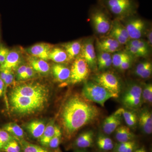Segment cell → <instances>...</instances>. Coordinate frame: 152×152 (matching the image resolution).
<instances>
[{"mask_svg": "<svg viewBox=\"0 0 152 152\" xmlns=\"http://www.w3.org/2000/svg\"><path fill=\"white\" fill-rule=\"evenodd\" d=\"M49 96L48 87L43 83L36 81L20 83L9 92V110L20 116L37 113L45 108Z\"/></svg>", "mask_w": 152, "mask_h": 152, "instance_id": "cell-1", "label": "cell"}, {"mask_svg": "<svg viewBox=\"0 0 152 152\" xmlns=\"http://www.w3.org/2000/svg\"><path fill=\"white\" fill-rule=\"evenodd\" d=\"M100 113L97 107L83 96L75 94L69 97L63 105L59 115L66 140H72L82 128L96 121Z\"/></svg>", "mask_w": 152, "mask_h": 152, "instance_id": "cell-2", "label": "cell"}, {"mask_svg": "<svg viewBox=\"0 0 152 152\" xmlns=\"http://www.w3.org/2000/svg\"><path fill=\"white\" fill-rule=\"evenodd\" d=\"M82 96L90 102H94L104 107L107 101L111 98H117L118 95L111 92L96 83H85L82 92Z\"/></svg>", "mask_w": 152, "mask_h": 152, "instance_id": "cell-3", "label": "cell"}, {"mask_svg": "<svg viewBox=\"0 0 152 152\" xmlns=\"http://www.w3.org/2000/svg\"><path fill=\"white\" fill-rule=\"evenodd\" d=\"M111 13L119 18L129 16L135 12L137 5L134 0H100Z\"/></svg>", "mask_w": 152, "mask_h": 152, "instance_id": "cell-4", "label": "cell"}, {"mask_svg": "<svg viewBox=\"0 0 152 152\" xmlns=\"http://www.w3.org/2000/svg\"><path fill=\"white\" fill-rule=\"evenodd\" d=\"M89 75V67L83 58L79 56L74 60L70 69L69 83L76 84L86 80Z\"/></svg>", "mask_w": 152, "mask_h": 152, "instance_id": "cell-5", "label": "cell"}, {"mask_svg": "<svg viewBox=\"0 0 152 152\" xmlns=\"http://www.w3.org/2000/svg\"><path fill=\"white\" fill-rule=\"evenodd\" d=\"M26 53L21 47L10 49L5 61L0 66L1 70H8L15 72L17 68L26 61Z\"/></svg>", "mask_w": 152, "mask_h": 152, "instance_id": "cell-6", "label": "cell"}, {"mask_svg": "<svg viewBox=\"0 0 152 152\" xmlns=\"http://www.w3.org/2000/svg\"><path fill=\"white\" fill-rule=\"evenodd\" d=\"M91 20L96 32L104 35L110 32L112 23L107 14L100 9H95L91 14Z\"/></svg>", "mask_w": 152, "mask_h": 152, "instance_id": "cell-7", "label": "cell"}, {"mask_svg": "<svg viewBox=\"0 0 152 152\" xmlns=\"http://www.w3.org/2000/svg\"><path fill=\"white\" fill-rule=\"evenodd\" d=\"M95 82L111 92L119 95L121 85L116 76L111 72H105L94 78Z\"/></svg>", "mask_w": 152, "mask_h": 152, "instance_id": "cell-8", "label": "cell"}, {"mask_svg": "<svg viewBox=\"0 0 152 152\" xmlns=\"http://www.w3.org/2000/svg\"><path fill=\"white\" fill-rule=\"evenodd\" d=\"M79 56L86 61L89 67L93 69L96 68L97 64V56L93 38L87 39L82 43Z\"/></svg>", "mask_w": 152, "mask_h": 152, "instance_id": "cell-9", "label": "cell"}, {"mask_svg": "<svg viewBox=\"0 0 152 152\" xmlns=\"http://www.w3.org/2000/svg\"><path fill=\"white\" fill-rule=\"evenodd\" d=\"M130 39H138L142 37L146 30V23L140 18L129 19L125 26Z\"/></svg>", "mask_w": 152, "mask_h": 152, "instance_id": "cell-10", "label": "cell"}, {"mask_svg": "<svg viewBox=\"0 0 152 152\" xmlns=\"http://www.w3.org/2000/svg\"><path fill=\"white\" fill-rule=\"evenodd\" d=\"M53 46L51 44L41 42L24 49L27 55L48 61L49 60V53Z\"/></svg>", "mask_w": 152, "mask_h": 152, "instance_id": "cell-11", "label": "cell"}, {"mask_svg": "<svg viewBox=\"0 0 152 152\" xmlns=\"http://www.w3.org/2000/svg\"><path fill=\"white\" fill-rule=\"evenodd\" d=\"M26 62L37 73L45 75L51 71V67L47 61L36 57L31 56L26 54Z\"/></svg>", "mask_w": 152, "mask_h": 152, "instance_id": "cell-12", "label": "cell"}, {"mask_svg": "<svg viewBox=\"0 0 152 152\" xmlns=\"http://www.w3.org/2000/svg\"><path fill=\"white\" fill-rule=\"evenodd\" d=\"M121 109L107 117L104 121L102 129L104 132L107 134H111L119 126L121 123Z\"/></svg>", "mask_w": 152, "mask_h": 152, "instance_id": "cell-13", "label": "cell"}, {"mask_svg": "<svg viewBox=\"0 0 152 152\" xmlns=\"http://www.w3.org/2000/svg\"><path fill=\"white\" fill-rule=\"evenodd\" d=\"M51 70L55 80L61 83L68 81L70 75V69L64 64L54 63Z\"/></svg>", "mask_w": 152, "mask_h": 152, "instance_id": "cell-14", "label": "cell"}, {"mask_svg": "<svg viewBox=\"0 0 152 152\" xmlns=\"http://www.w3.org/2000/svg\"><path fill=\"white\" fill-rule=\"evenodd\" d=\"M46 126L42 120H34L28 123L26 128L32 137L39 140L45 131Z\"/></svg>", "mask_w": 152, "mask_h": 152, "instance_id": "cell-15", "label": "cell"}, {"mask_svg": "<svg viewBox=\"0 0 152 152\" xmlns=\"http://www.w3.org/2000/svg\"><path fill=\"white\" fill-rule=\"evenodd\" d=\"M82 43L80 40L72 41L62 45V48L67 55L69 61H74L80 53Z\"/></svg>", "mask_w": 152, "mask_h": 152, "instance_id": "cell-16", "label": "cell"}, {"mask_svg": "<svg viewBox=\"0 0 152 152\" xmlns=\"http://www.w3.org/2000/svg\"><path fill=\"white\" fill-rule=\"evenodd\" d=\"M139 122L143 131L148 134L152 132V112L148 109L141 112L138 118Z\"/></svg>", "mask_w": 152, "mask_h": 152, "instance_id": "cell-17", "label": "cell"}, {"mask_svg": "<svg viewBox=\"0 0 152 152\" xmlns=\"http://www.w3.org/2000/svg\"><path fill=\"white\" fill-rule=\"evenodd\" d=\"M94 133L88 131L81 134L74 142V146L80 148H90L94 143Z\"/></svg>", "mask_w": 152, "mask_h": 152, "instance_id": "cell-18", "label": "cell"}, {"mask_svg": "<svg viewBox=\"0 0 152 152\" xmlns=\"http://www.w3.org/2000/svg\"><path fill=\"white\" fill-rule=\"evenodd\" d=\"M49 60L58 64H64L69 62L65 50L62 48L55 46L53 47L50 51Z\"/></svg>", "mask_w": 152, "mask_h": 152, "instance_id": "cell-19", "label": "cell"}, {"mask_svg": "<svg viewBox=\"0 0 152 152\" xmlns=\"http://www.w3.org/2000/svg\"><path fill=\"white\" fill-rule=\"evenodd\" d=\"M2 129L8 132L18 142L25 140L24 131L16 123L10 122L6 124L3 125Z\"/></svg>", "mask_w": 152, "mask_h": 152, "instance_id": "cell-20", "label": "cell"}, {"mask_svg": "<svg viewBox=\"0 0 152 152\" xmlns=\"http://www.w3.org/2000/svg\"><path fill=\"white\" fill-rule=\"evenodd\" d=\"M142 88L137 84H133L128 88L124 97L123 103L125 104L129 101L135 99L142 98Z\"/></svg>", "mask_w": 152, "mask_h": 152, "instance_id": "cell-21", "label": "cell"}, {"mask_svg": "<svg viewBox=\"0 0 152 152\" xmlns=\"http://www.w3.org/2000/svg\"><path fill=\"white\" fill-rule=\"evenodd\" d=\"M115 137L120 143L133 140L135 135L130 129L126 126H121L115 130Z\"/></svg>", "mask_w": 152, "mask_h": 152, "instance_id": "cell-22", "label": "cell"}, {"mask_svg": "<svg viewBox=\"0 0 152 152\" xmlns=\"http://www.w3.org/2000/svg\"><path fill=\"white\" fill-rule=\"evenodd\" d=\"M56 125L53 121L50 122L46 126L45 129L42 135L39 139L40 143L42 146L48 148L49 142L54 135Z\"/></svg>", "mask_w": 152, "mask_h": 152, "instance_id": "cell-23", "label": "cell"}, {"mask_svg": "<svg viewBox=\"0 0 152 152\" xmlns=\"http://www.w3.org/2000/svg\"><path fill=\"white\" fill-rule=\"evenodd\" d=\"M18 142L21 147V152H50L45 147L31 143L25 140Z\"/></svg>", "mask_w": 152, "mask_h": 152, "instance_id": "cell-24", "label": "cell"}, {"mask_svg": "<svg viewBox=\"0 0 152 152\" xmlns=\"http://www.w3.org/2000/svg\"><path fill=\"white\" fill-rule=\"evenodd\" d=\"M97 145L100 149L104 151H110L114 147L111 139L105 136H99L97 140Z\"/></svg>", "mask_w": 152, "mask_h": 152, "instance_id": "cell-25", "label": "cell"}, {"mask_svg": "<svg viewBox=\"0 0 152 152\" xmlns=\"http://www.w3.org/2000/svg\"><path fill=\"white\" fill-rule=\"evenodd\" d=\"M62 134L59 127L56 125L54 135L49 142L48 148L51 149H56L61 142Z\"/></svg>", "mask_w": 152, "mask_h": 152, "instance_id": "cell-26", "label": "cell"}, {"mask_svg": "<svg viewBox=\"0 0 152 152\" xmlns=\"http://www.w3.org/2000/svg\"><path fill=\"white\" fill-rule=\"evenodd\" d=\"M121 112L124 119L126 124L130 127L134 126L137 121V117L134 113L129 111L126 110L121 108Z\"/></svg>", "mask_w": 152, "mask_h": 152, "instance_id": "cell-27", "label": "cell"}, {"mask_svg": "<svg viewBox=\"0 0 152 152\" xmlns=\"http://www.w3.org/2000/svg\"><path fill=\"white\" fill-rule=\"evenodd\" d=\"M111 29L115 31L117 33L119 34L123 37H124L128 40L130 41V38L128 35L127 31L126 29L122 24L121 23V22L118 20H115L113 22L112 25Z\"/></svg>", "mask_w": 152, "mask_h": 152, "instance_id": "cell-28", "label": "cell"}, {"mask_svg": "<svg viewBox=\"0 0 152 152\" xmlns=\"http://www.w3.org/2000/svg\"><path fill=\"white\" fill-rule=\"evenodd\" d=\"M126 45L135 47L149 54L150 47L148 42L142 40L140 39L130 40L129 41Z\"/></svg>", "mask_w": 152, "mask_h": 152, "instance_id": "cell-29", "label": "cell"}, {"mask_svg": "<svg viewBox=\"0 0 152 152\" xmlns=\"http://www.w3.org/2000/svg\"><path fill=\"white\" fill-rule=\"evenodd\" d=\"M121 45L113 38L109 37L105 38L97 41V48L103 46H113L120 48Z\"/></svg>", "mask_w": 152, "mask_h": 152, "instance_id": "cell-30", "label": "cell"}, {"mask_svg": "<svg viewBox=\"0 0 152 152\" xmlns=\"http://www.w3.org/2000/svg\"><path fill=\"white\" fill-rule=\"evenodd\" d=\"M14 138L7 132L0 128V152L6 145L13 140Z\"/></svg>", "mask_w": 152, "mask_h": 152, "instance_id": "cell-31", "label": "cell"}, {"mask_svg": "<svg viewBox=\"0 0 152 152\" xmlns=\"http://www.w3.org/2000/svg\"><path fill=\"white\" fill-rule=\"evenodd\" d=\"M1 152H21V147L15 139L11 140L3 148Z\"/></svg>", "mask_w": 152, "mask_h": 152, "instance_id": "cell-32", "label": "cell"}, {"mask_svg": "<svg viewBox=\"0 0 152 152\" xmlns=\"http://www.w3.org/2000/svg\"><path fill=\"white\" fill-rule=\"evenodd\" d=\"M129 54L127 52H118L112 57V64L116 68H119L123 61L128 56Z\"/></svg>", "mask_w": 152, "mask_h": 152, "instance_id": "cell-33", "label": "cell"}, {"mask_svg": "<svg viewBox=\"0 0 152 152\" xmlns=\"http://www.w3.org/2000/svg\"><path fill=\"white\" fill-rule=\"evenodd\" d=\"M142 99L144 102L150 104L152 102V85L151 84H147L142 90Z\"/></svg>", "mask_w": 152, "mask_h": 152, "instance_id": "cell-34", "label": "cell"}, {"mask_svg": "<svg viewBox=\"0 0 152 152\" xmlns=\"http://www.w3.org/2000/svg\"><path fill=\"white\" fill-rule=\"evenodd\" d=\"M28 64L26 61L22 64L17 68L16 72L15 77L18 81H24L26 77V70Z\"/></svg>", "mask_w": 152, "mask_h": 152, "instance_id": "cell-35", "label": "cell"}, {"mask_svg": "<svg viewBox=\"0 0 152 152\" xmlns=\"http://www.w3.org/2000/svg\"><path fill=\"white\" fill-rule=\"evenodd\" d=\"M127 53L131 56L137 57H145L148 56V53L142 50L135 47L129 45H126V47Z\"/></svg>", "mask_w": 152, "mask_h": 152, "instance_id": "cell-36", "label": "cell"}, {"mask_svg": "<svg viewBox=\"0 0 152 152\" xmlns=\"http://www.w3.org/2000/svg\"><path fill=\"white\" fill-rule=\"evenodd\" d=\"M10 49L2 41L0 42V66L5 61Z\"/></svg>", "mask_w": 152, "mask_h": 152, "instance_id": "cell-37", "label": "cell"}, {"mask_svg": "<svg viewBox=\"0 0 152 152\" xmlns=\"http://www.w3.org/2000/svg\"><path fill=\"white\" fill-rule=\"evenodd\" d=\"M110 37L113 38L115 39L117 41H118L121 45H126L129 40L126 39L124 37H123L118 33H117L115 31L111 29L110 32Z\"/></svg>", "mask_w": 152, "mask_h": 152, "instance_id": "cell-38", "label": "cell"}, {"mask_svg": "<svg viewBox=\"0 0 152 152\" xmlns=\"http://www.w3.org/2000/svg\"><path fill=\"white\" fill-rule=\"evenodd\" d=\"M111 58L112 56L110 53L100 52L97 56V64L98 65L100 64Z\"/></svg>", "mask_w": 152, "mask_h": 152, "instance_id": "cell-39", "label": "cell"}, {"mask_svg": "<svg viewBox=\"0 0 152 152\" xmlns=\"http://www.w3.org/2000/svg\"><path fill=\"white\" fill-rule=\"evenodd\" d=\"M132 63V56L129 54L128 56L123 61L119 68L121 70L128 69L130 67Z\"/></svg>", "mask_w": 152, "mask_h": 152, "instance_id": "cell-40", "label": "cell"}, {"mask_svg": "<svg viewBox=\"0 0 152 152\" xmlns=\"http://www.w3.org/2000/svg\"><path fill=\"white\" fill-rule=\"evenodd\" d=\"M132 141L120 143L115 148V152H126L128 147L132 143Z\"/></svg>", "mask_w": 152, "mask_h": 152, "instance_id": "cell-41", "label": "cell"}, {"mask_svg": "<svg viewBox=\"0 0 152 152\" xmlns=\"http://www.w3.org/2000/svg\"><path fill=\"white\" fill-rule=\"evenodd\" d=\"M150 62L145 61L139 64L137 66L135 69V74L137 75L140 76L145 70L148 65L150 64Z\"/></svg>", "mask_w": 152, "mask_h": 152, "instance_id": "cell-42", "label": "cell"}, {"mask_svg": "<svg viewBox=\"0 0 152 152\" xmlns=\"http://www.w3.org/2000/svg\"><path fill=\"white\" fill-rule=\"evenodd\" d=\"M152 72V65L151 63L148 65L145 70L139 77L142 79H147L151 76Z\"/></svg>", "mask_w": 152, "mask_h": 152, "instance_id": "cell-43", "label": "cell"}, {"mask_svg": "<svg viewBox=\"0 0 152 152\" xmlns=\"http://www.w3.org/2000/svg\"><path fill=\"white\" fill-rule=\"evenodd\" d=\"M37 74V73L33 69V68L28 64L26 68V70L25 81L33 78L36 76Z\"/></svg>", "mask_w": 152, "mask_h": 152, "instance_id": "cell-44", "label": "cell"}, {"mask_svg": "<svg viewBox=\"0 0 152 152\" xmlns=\"http://www.w3.org/2000/svg\"><path fill=\"white\" fill-rule=\"evenodd\" d=\"M112 65V58L107 60L104 62L98 65V69L99 70L105 69L110 67Z\"/></svg>", "mask_w": 152, "mask_h": 152, "instance_id": "cell-45", "label": "cell"}, {"mask_svg": "<svg viewBox=\"0 0 152 152\" xmlns=\"http://www.w3.org/2000/svg\"><path fill=\"white\" fill-rule=\"evenodd\" d=\"M4 84L2 80L0 78V98L4 96Z\"/></svg>", "mask_w": 152, "mask_h": 152, "instance_id": "cell-46", "label": "cell"}, {"mask_svg": "<svg viewBox=\"0 0 152 152\" xmlns=\"http://www.w3.org/2000/svg\"><path fill=\"white\" fill-rule=\"evenodd\" d=\"M148 43L150 47H152V30H150L148 34Z\"/></svg>", "mask_w": 152, "mask_h": 152, "instance_id": "cell-47", "label": "cell"}, {"mask_svg": "<svg viewBox=\"0 0 152 152\" xmlns=\"http://www.w3.org/2000/svg\"><path fill=\"white\" fill-rule=\"evenodd\" d=\"M1 16L0 15V42L1 41Z\"/></svg>", "mask_w": 152, "mask_h": 152, "instance_id": "cell-48", "label": "cell"}, {"mask_svg": "<svg viewBox=\"0 0 152 152\" xmlns=\"http://www.w3.org/2000/svg\"><path fill=\"white\" fill-rule=\"evenodd\" d=\"M54 152H62L61 151V150H60L59 148H57L56 149V150H55Z\"/></svg>", "mask_w": 152, "mask_h": 152, "instance_id": "cell-49", "label": "cell"}, {"mask_svg": "<svg viewBox=\"0 0 152 152\" xmlns=\"http://www.w3.org/2000/svg\"><path fill=\"white\" fill-rule=\"evenodd\" d=\"M81 152V151H77V152Z\"/></svg>", "mask_w": 152, "mask_h": 152, "instance_id": "cell-50", "label": "cell"}, {"mask_svg": "<svg viewBox=\"0 0 152 152\" xmlns=\"http://www.w3.org/2000/svg\"><path fill=\"white\" fill-rule=\"evenodd\" d=\"M144 152H146V150H145V151H144Z\"/></svg>", "mask_w": 152, "mask_h": 152, "instance_id": "cell-51", "label": "cell"}]
</instances>
